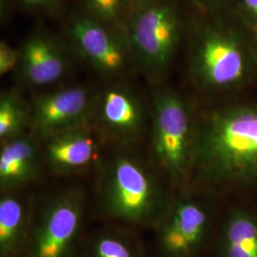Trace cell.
Listing matches in <instances>:
<instances>
[{
  "label": "cell",
  "mask_w": 257,
  "mask_h": 257,
  "mask_svg": "<svg viewBox=\"0 0 257 257\" xmlns=\"http://www.w3.org/2000/svg\"><path fill=\"white\" fill-rule=\"evenodd\" d=\"M188 188L220 199L257 198V102L228 104L196 113Z\"/></svg>",
  "instance_id": "obj_1"
},
{
  "label": "cell",
  "mask_w": 257,
  "mask_h": 257,
  "mask_svg": "<svg viewBox=\"0 0 257 257\" xmlns=\"http://www.w3.org/2000/svg\"><path fill=\"white\" fill-rule=\"evenodd\" d=\"M93 175L98 216L135 230H155L175 193L138 148H108Z\"/></svg>",
  "instance_id": "obj_2"
},
{
  "label": "cell",
  "mask_w": 257,
  "mask_h": 257,
  "mask_svg": "<svg viewBox=\"0 0 257 257\" xmlns=\"http://www.w3.org/2000/svg\"><path fill=\"white\" fill-rule=\"evenodd\" d=\"M150 109L148 158L174 192L186 189L193 172L196 113L172 89L155 90Z\"/></svg>",
  "instance_id": "obj_3"
},
{
  "label": "cell",
  "mask_w": 257,
  "mask_h": 257,
  "mask_svg": "<svg viewBox=\"0 0 257 257\" xmlns=\"http://www.w3.org/2000/svg\"><path fill=\"white\" fill-rule=\"evenodd\" d=\"M220 201L198 189L175 192L154 230L156 257H207L220 216Z\"/></svg>",
  "instance_id": "obj_4"
},
{
  "label": "cell",
  "mask_w": 257,
  "mask_h": 257,
  "mask_svg": "<svg viewBox=\"0 0 257 257\" xmlns=\"http://www.w3.org/2000/svg\"><path fill=\"white\" fill-rule=\"evenodd\" d=\"M194 37L190 75L200 92H232L251 82L256 73L255 61L231 29L206 25Z\"/></svg>",
  "instance_id": "obj_5"
},
{
  "label": "cell",
  "mask_w": 257,
  "mask_h": 257,
  "mask_svg": "<svg viewBox=\"0 0 257 257\" xmlns=\"http://www.w3.org/2000/svg\"><path fill=\"white\" fill-rule=\"evenodd\" d=\"M88 193L68 186L37 200L24 257H78L87 231Z\"/></svg>",
  "instance_id": "obj_6"
},
{
  "label": "cell",
  "mask_w": 257,
  "mask_h": 257,
  "mask_svg": "<svg viewBox=\"0 0 257 257\" xmlns=\"http://www.w3.org/2000/svg\"><path fill=\"white\" fill-rule=\"evenodd\" d=\"M126 33L135 67L151 83L163 80L180 39L181 23L175 8L156 0L135 10Z\"/></svg>",
  "instance_id": "obj_7"
},
{
  "label": "cell",
  "mask_w": 257,
  "mask_h": 257,
  "mask_svg": "<svg viewBox=\"0 0 257 257\" xmlns=\"http://www.w3.org/2000/svg\"><path fill=\"white\" fill-rule=\"evenodd\" d=\"M150 117L141 95L116 81L96 92L90 123L109 147L138 148L147 139Z\"/></svg>",
  "instance_id": "obj_8"
},
{
  "label": "cell",
  "mask_w": 257,
  "mask_h": 257,
  "mask_svg": "<svg viewBox=\"0 0 257 257\" xmlns=\"http://www.w3.org/2000/svg\"><path fill=\"white\" fill-rule=\"evenodd\" d=\"M66 30L78 55L102 77L120 81L135 66L127 34L102 23L86 11L73 14Z\"/></svg>",
  "instance_id": "obj_9"
},
{
  "label": "cell",
  "mask_w": 257,
  "mask_h": 257,
  "mask_svg": "<svg viewBox=\"0 0 257 257\" xmlns=\"http://www.w3.org/2000/svg\"><path fill=\"white\" fill-rule=\"evenodd\" d=\"M96 92L71 85L37 92L29 101L30 134L38 140L91 122Z\"/></svg>",
  "instance_id": "obj_10"
},
{
  "label": "cell",
  "mask_w": 257,
  "mask_h": 257,
  "mask_svg": "<svg viewBox=\"0 0 257 257\" xmlns=\"http://www.w3.org/2000/svg\"><path fill=\"white\" fill-rule=\"evenodd\" d=\"M39 142L45 169L58 177L94 174L109 148L91 123Z\"/></svg>",
  "instance_id": "obj_11"
},
{
  "label": "cell",
  "mask_w": 257,
  "mask_h": 257,
  "mask_svg": "<svg viewBox=\"0 0 257 257\" xmlns=\"http://www.w3.org/2000/svg\"><path fill=\"white\" fill-rule=\"evenodd\" d=\"M70 70L63 48L43 33L29 37L19 49L16 71L19 83L29 89H46L60 82Z\"/></svg>",
  "instance_id": "obj_12"
},
{
  "label": "cell",
  "mask_w": 257,
  "mask_h": 257,
  "mask_svg": "<svg viewBox=\"0 0 257 257\" xmlns=\"http://www.w3.org/2000/svg\"><path fill=\"white\" fill-rule=\"evenodd\" d=\"M207 257H257V207L233 199L221 208Z\"/></svg>",
  "instance_id": "obj_13"
},
{
  "label": "cell",
  "mask_w": 257,
  "mask_h": 257,
  "mask_svg": "<svg viewBox=\"0 0 257 257\" xmlns=\"http://www.w3.org/2000/svg\"><path fill=\"white\" fill-rule=\"evenodd\" d=\"M44 171L40 142L32 134L0 144L1 193L30 190L39 182Z\"/></svg>",
  "instance_id": "obj_14"
},
{
  "label": "cell",
  "mask_w": 257,
  "mask_h": 257,
  "mask_svg": "<svg viewBox=\"0 0 257 257\" xmlns=\"http://www.w3.org/2000/svg\"><path fill=\"white\" fill-rule=\"evenodd\" d=\"M37 200L30 190L1 193L0 257L25 256Z\"/></svg>",
  "instance_id": "obj_15"
},
{
  "label": "cell",
  "mask_w": 257,
  "mask_h": 257,
  "mask_svg": "<svg viewBox=\"0 0 257 257\" xmlns=\"http://www.w3.org/2000/svg\"><path fill=\"white\" fill-rule=\"evenodd\" d=\"M78 257H147L138 230L113 224L87 232Z\"/></svg>",
  "instance_id": "obj_16"
},
{
  "label": "cell",
  "mask_w": 257,
  "mask_h": 257,
  "mask_svg": "<svg viewBox=\"0 0 257 257\" xmlns=\"http://www.w3.org/2000/svg\"><path fill=\"white\" fill-rule=\"evenodd\" d=\"M30 133V107L16 91L0 97V144Z\"/></svg>",
  "instance_id": "obj_17"
},
{
  "label": "cell",
  "mask_w": 257,
  "mask_h": 257,
  "mask_svg": "<svg viewBox=\"0 0 257 257\" xmlns=\"http://www.w3.org/2000/svg\"><path fill=\"white\" fill-rule=\"evenodd\" d=\"M82 2L86 12L94 19L126 33L128 20L135 12L128 0H82Z\"/></svg>",
  "instance_id": "obj_18"
},
{
  "label": "cell",
  "mask_w": 257,
  "mask_h": 257,
  "mask_svg": "<svg viewBox=\"0 0 257 257\" xmlns=\"http://www.w3.org/2000/svg\"><path fill=\"white\" fill-rule=\"evenodd\" d=\"M19 62V50L10 46L6 41L0 43V74L1 76L16 72Z\"/></svg>",
  "instance_id": "obj_19"
},
{
  "label": "cell",
  "mask_w": 257,
  "mask_h": 257,
  "mask_svg": "<svg viewBox=\"0 0 257 257\" xmlns=\"http://www.w3.org/2000/svg\"><path fill=\"white\" fill-rule=\"evenodd\" d=\"M26 8L33 10H50L55 7L59 0H19Z\"/></svg>",
  "instance_id": "obj_20"
},
{
  "label": "cell",
  "mask_w": 257,
  "mask_h": 257,
  "mask_svg": "<svg viewBox=\"0 0 257 257\" xmlns=\"http://www.w3.org/2000/svg\"><path fill=\"white\" fill-rule=\"evenodd\" d=\"M241 2L249 22L257 29V0H241Z\"/></svg>",
  "instance_id": "obj_21"
},
{
  "label": "cell",
  "mask_w": 257,
  "mask_h": 257,
  "mask_svg": "<svg viewBox=\"0 0 257 257\" xmlns=\"http://www.w3.org/2000/svg\"><path fill=\"white\" fill-rule=\"evenodd\" d=\"M128 1L133 5L134 9L137 10L139 9V8H142L144 6H147V5L153 3L156 0H128Z\"/></svg>",
  "instance_id": "obj_22"
},
{
  "label": "cell",
  "mask_w": 257,
  "mask_h": 257,
  "mask_svg": "<svg viewBox=\"0 0 257 257\" xmlns=\"http://www.w3.org/2000/svg\"><path fill=\"white\" fill-rule=\"evenodd\" d=\"M201 1H205V2H213V1H217V0H201Z\"/></svg>",
  "instance_id": "obj_23"
}]
</instances>
